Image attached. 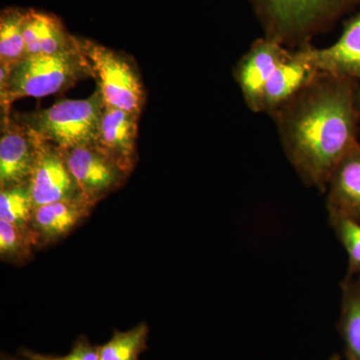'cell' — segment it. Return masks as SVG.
<instances>
[{
	"label": "cell",
	"mask_w": 360,
	"mask_h": 360,
	"mask_svg": "<svg viewBox=\"0 0 360 360\" xmlns=\"http://www.w3.org/2000/svg\"><path fill=\"white\" fill-rule=\"evenodd\" d=\"M357 82L326 72L269 115L305 186L326 193L331 174L359 141Z\"/></svg>",
	"instance_id": "1"
},
{
	"label": "cell",
	"mask_w": 360,
	"mask_h": 360,
	"mask_svg": "<svg viewBox=\"0 0 360 360\" xmlns=\"http://www.w3.org/2000/svg\"><path fill=\"white\" fill-rule=\"evenodd\" d=\"M92 77L89 59L78 44L68 51L49 56H26L13 66L0 63L1 120L11 117L14 101L23 97L51 96Z\"/></svg>",
	"instance_id": "2"
},
{
	"label": "cell",
	"mask_w": 360,
	"mask_h": 360,
	"mask_svg": "<svg viewBox=\"0 0 360 360\" xmlns=\"http://www.w3.org/2000/svg\"><path fill=\"white\" fill-rule=\"evenodd\" d=\"M264 32L288 49L311 44L343 16L360 6V0H250Z\"/></svg>",
	"instance_id": "3"
},
{
	"label": "cell",
	"mask_w": 360,
	"mask_h": 360,
	"mask_svg": "<svg viewBox=\"0 0 360 360\" xmlns=\"http://www.w3.org/2000/svg\"><path fill=\"white\" fill-rule=\"evenodd\" d=\"M103 108L96 89L85 99H63L51 108L13 116L44 141L65 148L94 143Z\"/></svg>",
	"instance_id": "4"
},
{
	"label": "cell",
	"mask_w": 360,
	"mask_h": 360,
	"mask_svg": "<svg viewBox=\"0 0 360 360\" xmlns=\"http://www.w3.org/2000/svg\"><path fill=\"white\" fill-rule=\"evenodd\" d=\"M104 106L141 115L146 91L136 66L125 54L79 37Z\"/></svg>",
	"instance_id": "5"
},
{
	"label": "cell",
	"mask_w": 360,
	"mask_h": 360,
	"mask_svg": "<svg viewBox=\"0 0 360 360\" xmlns=\"http://www.w3.org/2000/svg\"><path fill=\"white\" fill-rule=\"evenodd\" d=\"M59 149L77 182L80 196L91 205L117 191L129 176L94 143Z\"/></svg>",
	"instance_id": "6"
},
{
	"label": "cell",
	"mask_w": 360,
	"mask_h": 360,
	"mask_svg": "<svg viewBox=\"0 0 360 360\" xmlns=\"http://www.w3.org/2000/svg\"><path fill=\"white\" fill-rule=\"evenodd\" d=\"M290 51L276 40L264 37L255 40L236 63L234 79L252 112H262L266 85Z\"/></svg>",
	"instance_id": "7"
},
{
	"label": "cell",
	"mask_w": 360,
	"mask_h": 360,
	"mask_svg": "<svg viewBox=\"0 0 360 360\" xmlns=\"http://www.w3.org/2000/svg\"><path fill=\"white\" fill-rule=\"evenodd\" d=\"M39 146V135L13 115L1 120L0 189L30 184Z\"/></svg>",
	"instance_id": "8"
},
{
	"label": "cell",
	"mask_w": 360,
	"mask_h": 360,
	"mask_svg": "<svg viewBox=\"0 0 360 360\" xmlns=\"http://www.w3.org/2000/svg\"><path fill=\"white\" fill-rule=\"evenodd\" d=\"M30 186L34 206L80 196L77 182L60 149L40 136L39 153Z\"/></svg>",
	"instance_id": "9"
},
{
	"label": "cell",
	"mask_w": 360,
	"mask_h": 360,
	"mask_svg": "<svg viewBox=\"0 0 360 360\" xmlns=\"http://www.w3.org/2000/svg\"><path fill=\"white\" fill-rule=\"evenodd\" d=\"M141 115L104 106L94 146L130 175L137 161L136 139Z\"/></svg>",
	"instance_id": "10"
},
{
	"label": "cell",
	"mask_w": 360,
	"mask_h": 360,
	"mask_svg": "<svg viewBox=\"0 0 360 360\" xmlns=\"http://www.w3.org/2000/svg\"><path fill=\"white\" fill-rule=\"evenodd\" d=\"M312 44L291 49L290 56L284 59L270 78L265 89L262 112L269 115L298 92L319 75L311 56Z\"/></svg>",
	"instance_id": "11"
},
{
	"label": "cell",
	"mask_w": 360,
	"mask_h": 360,
	"mask_svg": "<svg viewBox=\"0 0 360 360\" xmlns=\"http://www.w3.org/2000/svg\"><path fill=\"white\" fill-rule=\"evenodd\" d=\"M92 208L94 205L82 196L34 206L30 226L37 236L39 248L65 238L89 217Z\"/></svg>",
	"instance_id": "12"
},
{
	"label": "cell",
	"mask_w": 360,
	"mask_h": 360,
	"mask_svg": "<svg viewBox=\"0 0 360 360\" xmlns=\"http://www.w3.org/2000/svg\"><path fill=\"white\" fill-rule=\"evenodd\" d=\"M326 193L328 217L360 222V143L336 167Z\"/></svg>",
	"instance_id": "13"
},
{
	"label": "cell",
	"mask_w": 360,
	"mask_h": 360,
	"mask_svg": "<svg viewBox=\"0 0 360 360\" xmlns=\"http://www.w3.org/2000/svg\"><path fill=\"white\" fill-rule=\"evenodd\" d=\"M311 56L321 72L348 78L360 84V11L345 23L342 33L329 46L312 45Z\"/></svg>",
	"instance_id": "14"
},
{
	"label": "cell",
	"mask_w": 360,
	"mask_h": 360,
	"mask_svg": "<svg viewBox=\"0 0 360 360\" xmlns=\"http://www.w3.org/2000/svg\"><path fill=\"white\" fill-rule=\"evenodd\" d=\"M23 39L26 56H49L72 49L78 37L70 34L56 14L25 9Z\"/></svg>",
	"instance_id": "15"
},
{
	"label": "cell",
	"mask_w": 360,
	"mask_h": 360,
	"mask_svg": "<svg viewBox=\"0 0 360 360\" xmlns=\"http://www.w3.org/2000/svg\"><path fill=\"white\" fill-rule=\"evenodd\" d=\"M340 331L347 360H360V274L341 283Z\"/></svg>",
	"instance_id": "16"
},
{
	"label": "cell",
	"mask_w": 360,
	"mask_h": 360,
	"mask_svg": "<svg viewBox=\"0 0 360 360\" xmlns=\"http://www.w3.org/2000/svg\"><path fill=\"white\" fill-rule=\"evenodd\" d=\"M25 9L7 7L0 14V63L13 66L25 58L23 20Z\"/></svg>",
	"instance_id": "17"
},
{
	"label": "cell",
	"mask_w": 360,
	"mask_h": 360,
	"mask_svg": "<svg viewBox=\"0 0 360 360\" xmlns=\"http://www.w3.org/2000/svg\"><path fill=\"white\" fill-rule=\"evenodd\" d=\"M148 335L149 328L144 322L127 331H113L110 340L99 345L101 360H139L148 349Z\"/></svg>",
	"instance_id": "18"
},
{
	"label": "cell",
	"mask_w": 360,
	"mask_h": 360,
	"mask_svg": "<svg viewBox=\"0 0 360 360\" xmlns=\"http://www.w3.org/2000/svg\"><path fill=\"white\" fill-rule=\"evenodd\" d=\"M37 248L39 243L30 227L25 229L0 220V257L4 262L27 264Z\"/></svg>",
	"instance_id": "19"
},
{
	"label": "cell",
	"mask_w": 360,
	"mask_h": 360,
	"mask_svg": "<svg viewBox=\"0 0 360 360\" xmlns=\"http://www.w3.org/2000/svg\"><path fill=\"white\" fill-rule=\"evenodd\" d=\"M34 210L30 184L0 189V220L20 227H30Z\"/></svg>",
	"instance_id": "20"
},
{
	"label": "cell",
	"mask_w": 360,
	"mask_h": 360,
	"mask_svg": "<svg viewBox=\"0 0 360 360\" xmlns=\"http://www.w3.org/2000/svg\"><path fill=\"white\" fill-rule=\"evenodd\" d=\"M329 222L347 253V276L360 274V222L341 217H329Z\"/></svg>",
	"instance_id": "21"
},
{
	"label": "cell",
	"mask_w": 360,
	"mask_h": 360,
	"mask_svg": "<svg viewBox=\"0 0 360 360\" xmlns=\"http://www.w3.org/2000/svg\"><path fill=\"white\" fill-rule=\"evenodd\" d=\"M20 354L32 360H101L99 345H91L84 335L79 336L73 343L70 352L63 356L41 354L30 349H21Z\"/></svg>",
	"instance_id": "22"
},
{
	"label": "cell",
	"mask_w": 360,
	"mask_h": 360,
	"mask_svg": "<svg viewBox=\"0 0 360 360\" xmlns=\"http://www.w3.org/2000/svg\"><path fill=\"white\" fill-rule=\"evenodd\" d=\"M1 360H32L30 359H28V357L23 356V355H21L18 354V356H13V355L9 354H1Z\"/></svg>",
	"instance_id": "23"
},
{
	"label": "cell",
	"mask_w": 360,
	"mask_h": 360,
	"mask_svg": "<svg viewBox=\"0 0 360 360\" xmlns=\"http://www.w3.org/2000/svg\"><path fill=\"white\" fill-rule=\"evenodd\" d=\"M356 104H357V110H359V117H360V84L359 85H357Z\"/></svg>",
	"instance_id": "24"
},
{
	"label": "cell",
	"mask_w": 360,
	"mask_h": 360,
	"mask_svg": "<svg viewBox=\"0 0 360 360\" xmlns=\"http://www.w3.org/2000/svg\"><path fill=\"white\" fill-rule=\"evenodd\" d=\"M331 360H340V357H338V356H333V359H331Z\"/></svg>",
	"instance_id": "25"
}]
</instances>
